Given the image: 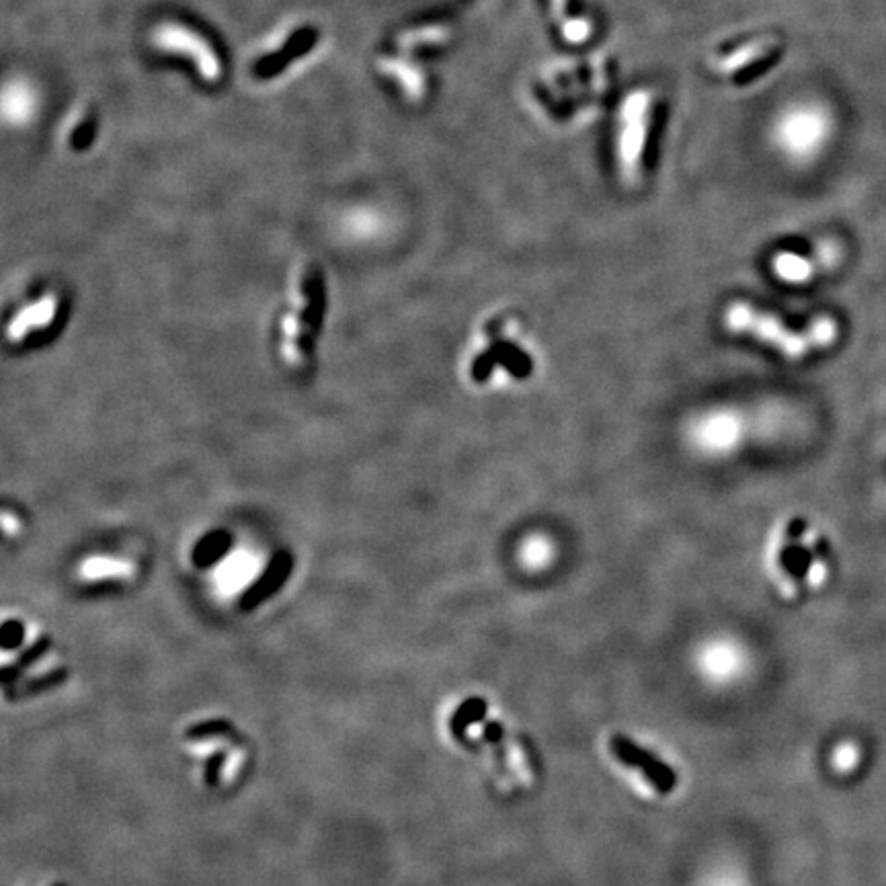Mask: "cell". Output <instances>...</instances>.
I'll use <instances>...</instances> for the list:
<instances>
[{
    "mask_svg": "<svg viewBox=\"0 0 886 886\" xmlns=\"http://www.w3.org/2000/svg\"><path fill=\"white\" fill-rule=\"evenodd\" d=\"M224 753L222 751H218L210 761H208V768H206V782L210 784V786H216L218 784V780H220V768H222V763H224Z\"/></svg>",
    "mask_w": 886,
    "mask_h": 886,
    "instance_id": "cell-21",
    "label": "cell"
},
{
    "mask_svg": "<svg viewBox=\"0 0 886 886\" xmlns=\"http://www.w3.org/2000/svg\"><path fill=\"white\" fill-rule=\"evenodd\" d=\"M66 679H68V669H58V671H52L48 675L29 679L27 683H23V686L17 692H7V698L9 700H21V698L42 694V692H48V690H54V688L62 686Z\"/></svg>",
    "mask_w": 886,
    "mask_h": 886,
    "instance_id": "cell-14",
    "label": "cell"
},
{
    "mask_svg": "<svg viewBox=\"0 0 886 886\" xmlns=\"http://www.w3.org/2000/svg\"><path fill=\"white\" fill-rule=\"evenodd\" d=\"M591 29L593 27L587 19H571L562 25V35H565L573 44H581L591 35Z\"/></svg>",
    "mask_w": 886,
    "mask_h": 886,
    "instance_id": "cell-19",
    "label": "cell"
},
{
    "mask_svg": "<svg viewBox=\"0 0 886 886\" xmlns=\"http://www.w3.org/2000/svg\"><path fill=\"white\" fill-rule=\"evenodd\" d=\"M827 132L825 117L819 111L800 109L782 119L780 124V142L782 146L798 156H807L817 150Z\"/></svg>",
    "mask_w": 886,
    "mask_h": 886,
    "instance_id": "cell-7",
    "label": "cell"
},
{
    "mask_svg": "<svg viewBox=\"0 0 886 886\" xmlns=\"http://www.w3.org/2000/svg\"><path fill=\"white\" fill-rule=\"evenodd\" d=\"M56 886H66V884H56Z\"/></svg>",
    "mask_w": 886,
    "mask_h": 886,
    "instance_id": "cell-23",
    "label": "cell"
},
{
    "mask_svg": "<svg viewBox=\"0 0 886 886\" xmlns=\"http://www.w3.org/2000/svg\"><path fill=\"white\" fill-rule=\"evenodd\" d=\"M724 320H727V327L733 333L749 335L792 359L827 347L837 335L835 322L831 318H815L807 327H790L776 314L747 302H735L727 310Z\"/></svg>",
    "mask_w": 886,
    "mask_h": 886,
    "instance_id": "cell-1",
    "label": "cell"
},
{
    "mask_svg": "<svg viewBox=\"0 0 886 886\" xmlns=\"http://www.w3.org/2000/svg\"><path fill=\"white\" fill-rule=\"evenodd\" d=\"M302 294L306 304L300 316L296 345L302 357L310 359L314 355V341L322 322V312H325V281H322V273L318 271V267H308L302 281Z\"/></svg>",
    "mask_w": 886,
    "mask_h": 886,
    "instance_id": "cell-6",
    "label": "cell"
},
{
    "mask_svg": "<svg viewBox=\"0 0 886 886\" xmlns=\"http://www.w3.org/2000/svg\"><path fill=\"white\" fill-rule=\"evenodd\" d=\"M95 132H97V115H95V113H89V117L85 119V122L80 124V126L74 130V134H72V140H70L72 148H74V150H85V148L93 142Z\"/></svg>",
    "mask_w": 886,
    "mask_h": 886,
    "instance_id": "cell-18",
    "label": "cell"
},
{
    "mask_svg": "<svg viewBox=\"0 0 886 886\" xmlns=\"http://www.w3.org/2000/svg\"><path fill=\"white\" fill-rule=\"evenodd\" d=\"M318 42V31L314 27H302L284 44V48L261 58L255 66L257 78H273L279 72H284L290 62L306 56Z\"/></svg>",
    "mask_w": 886,
    "mask_h": 886,
    "instance_id": "cell-9",
    "label": "cell"
},
{
    "mask_svg": "<svg viewBox=\"0 0 886 886\" xmlns=\"http://www.w3.org/2000/svg\"><path fill=\"white\" fill-rule=\"evenodd\" d=\"M653 95L647 91L632 93L622 105L620 115V136H618V158L622 179L636 183L642 175V152L647 144L651 126Z\"/></svg>",
    "mask_w": 886,
    "mask_h": 886,
    "instance_id": "cell-3",
    "label": "cell"
},
{
    "mask_svg": "<svg viewBox=\"0 0 886 886\" xmlns=\"http://www.w3.org/2000/svg\"><path fill=\"white\" fill-rule=\"evenodd\" d=\"M292 573V556L288 552H279L271 558L265 573L257 583L251 585V589L240 599V610L253 612L263 601H267L281 585L288 581Z\"/></svg>",
    "mask_w": 886,
    "mask_h": 886,
    "instance_id": "cell-10",
    "label": "cell"
},
{
    "mask_svg": "<svg viewBox=\"0 0 886 886\" xmlns=\"http://www.w3.org/2000/svg\"><path fill=\"white\" fill-rule=\"evenodd\" d=\"M774 48H776V39H772V37L757 39V42H751V44L743 46L741 50L729 54L727 58H722L716 68L724 74H733L753 62L761 60L763 56H768L770 52H774Z\"/></svg>",
    "mask_w": 886,
    "mask_h": 886,
    "instance_id": "cell-11",
    "label": "cell"
},
{
    "mask_svg": "<svg viewBox=\"0 0 886 886\" xmlns=\"http://www.w3.org/2000/svg\"><path fill=\"white\" fill-rule=\"evenodd\" d=\"M234 727L232 722L228 720H204L197 722L193 727H189L185 731V739L187 741H208V739H216V737H224V735H232Z\"/></svg>",
    "mask_w": 886,
    "mask_h": 886,
    "instance_id": "cell-16",
    "label": "cell"
},
{
    "mask_svg": "<svg viewBox=\"0 0 886 886\" xmlns=\"http://www.w3.org/2000/svg\"><path fill=\"white\" fill-rule=\"evenodd\" d=\"M50 647H52V640L50 638H39L33 647H29L21 657H17V661L13 663V665H9V667H5L3 669V683H5V688H11L13 686V681L25 671V669H29L33 663H37L39 659H42L48 651H50Z\"/></svg>",
    "mask_w": 886,
    "mask_h": 886,
    "instance_id": "cell-13",
    "label": "cell"
},
{
    "mask_svg": "<svg viewBox=\"0 0 886 886\" xmlns=\"http://www.w3.org/2000/svg\"><path fill=\"white\" fill-rule=\"evenodd\" d=\"M487 333H489L487 347L482 349L472 361L470 368L472 380L476 384H485L499 370L511 374L513 378H526L534 368L532 357L528 355L526 349H521L517 341L507 337V327L503 322L493 320Z\"/></svg>",
    "mask_w": 886,
    "mask_h": 886,
    "instance_id": "cell-4",
    "label": "cell"
},
{
    "mask_svg": "<svg viewBox=\"0 0 886 886\" xmlns=\"http://www.w3.org/2000/svg\"><path fill=\"white\" fill-rule=\"evenodd\" d=\"M825 544L807 521H790L776 550V573L792 593H800L811 579L823 573Z\"/></svg>",
    "mask_w": 886,
    "mask_h": 886,
    "instance_id": "cell-2",
    "label": "cell"
},
{
    "mask_svg": "<svg viewBox=\"0 0 886 886\" xmlns=\"http://www.w3.org/2000/svg\"><path fill=\"white\" fill-rule=\"evenodd\" d=\"M610 751L618 763L640 774L642 780L647 782L657 794L665 796L677 788V772L671 768V765H667L649 749L636 745L630 737L612 735Z\"/></svg>",
    "mask_w": 886,
    "mask_h": 886,
    "instance_id": "cell-5",
    "label": "cell"
},
{
    "mask_svg": "<svg viewBox=\"0 0 886 886\" xmlns=\"http://www.w3.org/2000/svg\"><path fill=\"white\" fill-rule=\"evenodd\" d=\"M232 544V538L226 532H212L201 540L193 550V562L197 567H210Z\"/></svg>",
    "mask_w": 886,
    "mask_h": 886,
    "instance_id": "cell-12",
    "label": "cell"
},
{
    "mask_svg": "<svg viewBox=\"0 0 886 886\" xmlns=\"http://www.w3.org/2000/svg\"><path fill=\"white\" fill-rule=\"evenodd\" d=\"M386 70H390L392 74H396L402 80V85H405L409 95H413V97H421L423 95V80H421V74L415 68H411L407 64H400V62H390L386 66Z\"/></svg>",
    "mask_w": 886,
    "mask_h": 886,
    "instance_id": "cell-17",
    "label": "cell"
},
{
    "mask_svg": "<svg viewBox=\"0 0 886 886\" xmlns=\"http://www.w3.org/2000/svg\"><path fill=\"white\" fill-rule=\"evenodd\" d=\"M23 638H25V628H23V624L19 620H9L3 626V649L5 651L17 649L19 644L23 642Z\"/></svg>",
    "mask_w": 886,
    "mask_h": 886,
    "instance_id": "cell-20",
    "label": "cell"
},
{
    "mask_svg": "<svg viewBox=\"0 0 886 886\" xmlns=\"http://www.w3.org/2000/svg\"><path fill=\"white\" fill-rule=\"evenodd\" d=\"M487 702L482 698H470L466 700L456 714L452 716V733L456 737H464V733L468 731V727H472L474 722H480L487 714Z\"/></svg>",
    "mask_w": 886,
    "mask_h": 886,
    "instance_id": "cell-15",
    "label": "cell"
},
{
    "mask_svg": "<svg viewBox=\"0 0 886 886\" xmlns=\"http://www.w3.org/2000/svg\"><path fill=\"white\" fill-rule=\"evenodd\" d=\"M550 5H552V13H554V19H556V23H560V27L565 25L569 19H567V5H569V0H550Z\"/></svg>",
    "mask_w": 886,
    "mask_h": 886,
    "instance_id": "cell-22",
    "label": "cell"
},
{
    "mask_svg": "<svg viewBox=\"0 0 886 886\" xmlns=\"http://www.w3.org/2000/svg\"><path fill=\"white\" fill-rule=\"evenodd\" d=\"M158 42L167 46L169 50L185 52V54L193 56L206 78H216L220 74V62H218L216 54L208 48L204 39L193 35L191 31H187L183 27H167V29L160 31Z\"/></svg>",
    "mask_w": 886,
    "mask_h": 886,
    "instance_id": "cell-8",
    "label": "cell"
}]
</instances>
